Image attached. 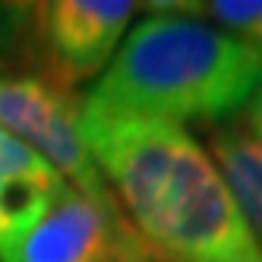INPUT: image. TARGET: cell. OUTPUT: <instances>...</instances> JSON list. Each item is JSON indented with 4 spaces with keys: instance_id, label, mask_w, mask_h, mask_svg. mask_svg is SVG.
Here are the masks:
<instances>
[{
    "instance_id": "1",
    "label": "cell",
    "mask_w": 262,
    "mask_h": 262,
    "mask_svg": "<svg viewBox=\"0 0 262 262\" xmlns=\"http://www.w3.org/2000/svg\"><path fill=\"white\" fill-rule=\"evenodd\" d=\"M79 123L126 221L158 262H262L221 171L190 129L85 111Z\"/></svg>"
},
{
    "instance_id": "2",
    "label": "cell",
    "mask_w": 262,
    "mask_h": 262,
    "mask_svg": "<svg viewBox=\"0 0 262 262\" xmlns=\"http://www.w3.org/2000/svg\"><path fill=\"white\" fill-rule=\"evenodd\" d=\"M145 13L85 95V114L186 129L250 104L262 85V48L196 16Z\"/></svg>"
},
{
    "instance_id": "3",
    "label": "cell",
    "mask_w": 262,
    "mask_h": 262,
    "mask_svg": "<svg viewBox=\"0 0 262 262\" xmlns=\"http://www.w3.org/2000/svg\"><path fill=\"white\" fill-rule=\"evenodd\" d=\"M79 114L82 107L63 89L38 76H0V129L35 152L67 186L120 209L85 145Z\"/></svg>"
},
{
    "instance_id": "4",
    "label": "cell",
    "mask_w": 262,
    "mask_h": 262,
    "mask_svg": "<svg viewBox=\"0 0 262 262\" xmlns=\"http://www.w3.org/2000/svg\"><path fill=\"white\" fill-rule=\"evenodd\" d=\"M0 262H158L123 209L73 186L51 199L38 224L0 253Z\"/></svg>"
},
{
    "instance_id": "5",
    "label": "cell",
    "mask_w": 262,
    "mask_h": 262,
    "mask_svg": "<svg viewBox=\"0 0 262 262\" xmlns=\"http://www.w3.org/2000/svg\"><path fill=\"white\" fill-rule=\"evenodd\" d=\"M142 4L129 0H51L32 4V38L45 57V82L70 89L98 79L120 51Z\"/></svg>"
},
{
    "instance_id": "6",
    "label": "cell",
    "mask_w": 262,
    "mask_h": 262,
    "mask_svg": "<svg viewBox=\"0 0 262 262\" xmlns=\"http://www.w3.org/2000/svg\"><path fill=\"white\" fill-rule=\"evenodd\" d=\"M205 152L212 155L250 234L262 247V142L243 126H221L205 139Z\"/></svg>"
},
{
    "instance_id": "7",
    "label": "cell",
    "mask_w": 262,
    "mask_h": 262,
    "mask_svg": "<svg viewBox=\"0 0 262 262\" xmlns=\"http://www.w3.org/2000/svg\"><path fill=\"white\" fill-rule=\"evenodd\" d=\"M145 10L196 16V19H205L243 41L262 48V0H209V4L174 0V4H145Z\"/></svg>"
},
{
    "instance_id": "8",
    "label": "cell",
    "mask_w": 262,
    "mask_h": 262,
    "mask_svg": "<svg viewBox=\"0 0 262 262\" xmlns=\"http://www.w3.org/2000/svg\"><path fill=\"white\" fill-rule=\"evenodd\" d=\"M63 186H38V183L0 177V253L38 224V218L48 212L51 199Z\"/></svg>"
},
{
    "instance_id": "9",
    "label": "cell",
    "mask_w": 262,
    "mask_h": 262,
    "mask_svg": "<svg viewBox=\"0 0 262 262\" xmlns=\"http://www.w3.org/2000/svg\"><path fill=\"white\" fill-rule=\"evenodd\" d=\"M0 177L4 180H26L38 186H63V180L29 148L13 139L7 129H0Z\"/></svg>"
},
{
    "instance_id": "10",
    "label": "cell",
    "mask_w": 262,
    "mask_h": 262,
    "mask_svg": "<svg viewBox=\"0 0 262 262\" xmlns=\"http://www.w3.org/2000/svg\"><path fill=\"white\" fill-rule=\"evenodd\" d=\"M243 129H247L253 139L262 142V85L256 89V95L247 104V126H243Z\"/></svg>"
},
{
    "instance_id": "11",
    "label": "cell",
    "mask_w": 262,
    "mask_h": 262,
    "mask_svg": "<svg viewBox=\"0 0 262 262\" xmlns=\"http://www.w3.org/2000/svg\"><path fill=\"white\" fill-rule=\"evenodd\" d=\"M4 67H7V63H4V60H0V70H4Z\"/></svg>"
}]
</instances>
